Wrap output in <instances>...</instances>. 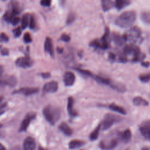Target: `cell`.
I'll return each mask as SVG.
<instances>
[{
  "instance_id": "obj_9",
  "label": "cell",
  "mask_w": 150,
  "mask_h": 150,
  "mask_svg": "<svg viewBox=\"0 0 150 150\" xmlns=\"http://www.w3.org/2000/svg\"><path fill=\"white\" fill-rule=\"evenodd\" d=\"M58 89V83L56 81H51L46 83L43 87V91L45 93H54Z\"/></svg>"
},
{
  "instance_id": "obj_30",
  "label": "cell",
  "mask_w": 150,
  "mask_h": 150,
  "mask_svg": "<svg viewBox=\"0 0 150 150\" xmlns=\"http://www.w3.org/2000/svg\"><path fill=\"white\" fill-rule=\"evenodd\" d=\"M145 54L140 52L133 56L132 61L133 62H140V61L142 62L145 59Z\"/></svg>"
},
{
  "instance_id": "obj_23",
  "label": "cell",
  "mask_w": 150,
  "mask_h": 150,
  "mask_svg": "<svg viewBox=\"0 0 150 150\" xmlns=\"http://www.w3.org/2000/svg\"><path fill=\"white\" fill-rule=\"evenodd\" d=\"M132 102L134 105L136 106H147L149 104L148 101L139 96L134 97L133 98Z\"/></svg>"
},
{
  "instance_id": "obj_40",
  "label": "cell",
  "mask_w": 150,
  "mask_h": 150,
  "mask_svg": "<svg viewBox=\"0 0 150 150\" xmlns=\"http://www.w3.org/2000/svg\"><path fill=\"white\" fill-rule=\"evenodd\" d=\"M60 39L61 40H62L64 42H68L70 41V37L69 36V35H68L67 34H66V33H63L61 37H60Z\"/></svg>"
},
{
  "instance_id": "obj_5",
  "label": "cell",
  "mask_w": 150,
  "mask_h": 150,
  "mask_svg": "<svg viewBox=\"0 0 150 150\" xmlns=\"http://www.w3.org/2000/svg\"><path fill=\"white\" fill-rule=\"evenodd\" d=\"M139 130L142 135L150 141V120L142 122L139 126Z\"/></svg>"
},
{
  "instance_id": "obj_38",
  "label": "cell",
  "mask_w": 150,
  "mask_h": 150,
  "mask_svg": "<svg viewBox=\"0 0 150 150\" xmlns=\"http://www.w3.org/2000/svg\"><path fill=\"white\" fill-rule=\"evenodd\" d=\"M9 40V38L7 35L5 33H1L0 34V42H8Z\"/></svg>"
},
{
  "instance_id": "obj_21",
  "label": "cell",
  "mask_w": 150,
  "mask_h": 150,
  "mask_svg": "<svg viewBox=\"0 0 150 150\" xmlns=\"http://www.w3.org/2000/svg\"><path fill=\"white\" fill-rule=\"evenodd\" d=\"M131 0H115L114 6L118 10H121L131 4Z\"/></svg>"
},
{
  "instance_id": "obj_16",
  "label": "cell",
  "mask_w": 150,
  "mask_h": 150,
  "mask_svg": "<svg viewBox=\"0 0 150 150\" xmlns=\"http://www.w3.org/2000/svg\"><path fill=\"white\" fill-rule=\"evenodd\" d=\"M119 136L120 139L124 142V143H128L130 141L131 137H132V134L130 129L127 128L125 129L123 132H120L119 134Z\"/></svg>"
},
{
  "instance_id": "obj_8",
  "label": "cell",
  "mask_w": 150,
  "mask_h": 150,
  "mask_svg": "<svg viewBox=\"0 0 150 150\" xmlns=\"http://www.w3.org/2000/svg\"><path fill=\"white\" fill-rule=\"evenodd\" d=\"M15 63L18 67L22 68H28L32 66L33 64V61L29 56H25L18 58L16 60Z\"/></svg>"
},
{
  "instance_id": "obj_2",
  "label": "cell",
  "mask_w": 150,
  "mask_h": 150,
  "mask_svg": "<svg viewBox=\"0 0 150 150\" xmlns=\"http://www.w3.org/2000/svg\"><path fill=\"white\" fill-rule=\"evenodd\" d=\"M43 115L49 123L53 125L60 118V111L57 108L47 105L43 108Z\"/></svg>"
},
{
  "instance_id": "obj_11",
  "label": "cell",
  "mask_w": 150,
  "mask_h": 150,
  "mask_svg": "<svg viewBox=\"0 0 150 150\" xmlns=\"http://www.w3.org/2000/svg\"><path fill=\"white\" fill-rule=\"evenodd\" d=\"M76 77L74 74L71 72L67 71L64 73L63 76V81L66 86H71L75 82Z\"/></svg>"
},
{
  "instance_id": "obj_29",
  "label": "cell",
  "mask_w": 150,
  "mask_h": 150,
  "mask_svg": "<svg viewBox=\"0 0 150 150\" xmlns=\"http://www.w3.org/2000/svg\"><path fill=\"white\" fill-rule=\"evenodd\" d=\"M93 77L99 83H101V84H105V85H109L110 86V84L111 83V80H110L108 79L103 77L99 76H94Z\"/></svg>"
},
{
  "instance_id": "obj_41",
  "label": "cell",
  "mask_w": 150,
  "mask_h": 150,
  "mask_svg": "<svg viewBox=\"0 0 150 150\" xmlns=\"http://www.w3.org/2000/svg\"><path fill=\"white\" fill-rule=\"evenodd\" d=\"M13 35L15 37H18L21 35V29L20 27H18L13 30Z\"/></svg>"
},
{
  "instance_id": "obj_46",
  "label": "cell",
  "mask_w": 150,
  "mask_h": 150,
  "mask_svg": "<svg viewBox=\"0 0 150 150\" xmlns=\"http://www.w3.org/2000/svg\"><path fill=\"white\" fill-rule=\"evenodd\" d=\"M141 65L143 67H148L150 65V63L149 62H144V61H142L141 62Z\"/></svg>"
},
{
  "instance_id": "obj_34",
  "label": "cell",
  "mask_w": 150,
  "mask_h": 150,
  "mask_svg": "<svg viewBox=\"0 0 150 150\" xmlns=\"http://www.w3.org/2000/svg\"><path fill=\"white\" fill-rule=\"evenodd\" d=\"M76 19V15L73 12H70L67 16L66 19V23L67 25H70Z\"/></svg>"
},
{
  "instance_id": "obj_1",
  "label": "cell",
  "mask_w": 150,
  "mask_h": 150,
  "mask_svg": "<svg viewBox=\"0 0 150 150\" xmlns=\"http://www.w3.org/2000/svg\"><path fill=\"white\" fill-rule=\"evenodd\" d=\"M136 13L134 11H125L118 16L115 21V23L118 26L126 28L131 26L136 19Z\"/></svg>"
},
{
  "instance_id": "obj_50",
  "label": "cell",
  "mask_w": 150,
  "mask_h": 150,
  "mask_svg": "<svg viewBox=\"0 0 150 150\" xmlns=\"http://www.w3.org/2000/svg\"><path fill=\"white\" fill-rule=\"evenodd\" d=\"M4 149H5V147L2 144L0 143V150H4Z\"/></svg>"
},
{
  "instance_id": "obj_27",
  "label": "cell",
  "mask_w": 150,
  "mask_h": 150,
  "mask_svg": "<svg viewBox=\"0 0 150 150\" xmlns=\"http://www.w3.org/2000/svg\"><path fill=\"white\" fill-rule=\"evenodd\" d=\"M30 15L29 13H25L23 15L22 21H21V25L22 29H25L29 25L30 21Z\"/></svg>"
},
{
  "instance_id": "obj_13",
  "label": "cell",
  "mask_w": 150,
  "mask_h": 150,
  "mask_svg": "<svg viewBox=\"0 0 150 150\" xmlns=\"http://www.w3.org/2000/svg\"><path fill=\"white\" fill-rule=\"evenodd\" d=\"M38 91L39 89L35 87H23L18 90L15 91L13 93H22L25 96H30L36 93Z\"/></svg>"
},
{
  "instance_id": "obj_3",
  "label": "cell",
  "mask_w": 150,
  "mask_h": 150,
  "mask_svg": "<svg viewBox=\"0 0 150 150\" xmlns=\"http://www.w3.org/2000/svg\"><path fill=\"white\" fill-rule=\"evenodd\" d=\"M141 33L140 28L137 26H134L131 28L123 36L126 41L135 43L140 41L141 39Z\"/></svg>"
},
{
  "instance_id": "obj_15",
  "label": "cell",
  "mask_w": 150,
  "mask_h": 150,
  "mask_svg": "<svg viewBox=\"0 0 150 150\" xmlns=\"http://www.w3.org/2000/svg\"><path fill=\"white\" fill-rule=\"evenodd\" d=\"M44 49L45 52L49 53L51 56H54V50H53V46L52 39L49 37H47L46 38L45 45H44Z\"/></svg>"
},
{
  "instance_id": "obj_44",
  "label": "cell",
  "mask_w": 150,
  "mask_h": 150,
  "mask_svg": "<svg viewBox=\"0 0 150 150\" xmlns=\"http://www.w3.org/2000/svg\"><path fill=\"white\" fill-rule=\"evenodd\" d=\"M0 52L4 56H6L9 54V50L6 48L2 47V46H0Z\"/></svg>"
},
{
  "instance_id": "obj_18",
  "label": "cell",
  "mask_w": 150,
  "mask_h": 150,
  "mask_svg": "<svg viewBox=\"0 0 150 150\" xmlns=\"http://www.w3.org/2000/svg\"><path fill=\"white\" fill-rule=\"evenodd\" d=\"M59 129L66 135L70 136L73 134V130L70 126L66 122H62L59 126Z\"/></svg>"
},
{
  "instance_id": "obj_47",
  "label": "cell",
  "mask_w": 150,
  "mask_h": 150,
  "mask_svg": "<svg viewBox=\"0 0 150 150\" xmlns=\"http://www.w3.org/2000/svg\"><path fill=\"white\" fill-rule=\"evenodd\" d=\"M41 76L45 79H47L50 77V74L49 73H43L41 74Z\"/></svg>"
},
{
  "instance_id": "obj_45",
  "label": "cell",
  "mask_w": 150,
  "mask_h": 150,
  "mask_svg": "<svg viewBox=\"0 0 150 150\" xmlns=\"http://www.w3.org/2000/svg\"><path fill=\"white\" fill-rule=\"evenodd\" d=\"M108 57L111 61H114L115 59V55L113 53H109Z\"/></svg>"
},
{
  "instance_id": "obj_22",
  "label": "cell",
  "mask_w": 150,
  "mask_h": 150,
  "mask_svg": "<svg viewBox=\"0 0 150 150\" xmlns=\"http://www.w3.org/2000/svg\"><path fill=\"white\" fill-rule=\"evenodd\" d=\"M114 5L112 0H101V7L104 12H107L111 9Z\"/></svg>"
},
{
  "instance_id": "obj_39",
  "label": "cell",
  "mask_w": 150,
  "mask_h": 150,
  "mask_svg": "<svg viewBox=\"0 0 150 150\" xmlns=\"http://www.w3.org/2000/svg\"><path fill=\"white\" fill-rule=\"evenodd\" d=\"M52 0H41L40 4L43 6H50L51 5Z\"/></svg>"
},
{
  "instance_id": "obj_33",
  "label": "cell",
  "mask_w": 150,
  "mask_h": 150,
  "mask_svg": "<svg viewBox=\"0 0 150 150\" xmlns=\"http://www.w3.org/2000/svg\"><path fill=\"white\" fill-rule=\"evenodd\" d=\"M140 81L143 83H147L150 81V73H145V74H141L138 77Z\"/></svg>"
},
{
  "instance_id": "obj_42",
  "label": "cell",
  "mask_w": 150,
  "mask_h": 150,
  "mask_svg": "<svg viewBox=\"0 0 150 150\" xmlns=\"http://www.w3.org/2000/svg\"><path fill=\"white\" fill-rule=\"evenodd\" d=\"M127 55L124 53H122L121 54L120 56H119V60L120 62H121L122 63H124V62H127Z\"/></svg>"
},
{
  "instance_id": "obj_12",
  "label": "cell",
  "mask_w": 150,
  "mask_h": 150,
  "mask_svg": "<svg viewBox=\"0 0 150 150\" xmlns=\"http://www.w3.org/2000/svg\"><path fill=\"white\" fill-rule=\"evenodd\" d=\"M23 147L25 150H33L36 148V142L35 139L30 137H28L24 140Z\"/></svg>"
},
{
  "instance_id": "obj_49",
  "label": "cell",
  "mask_w": 150,
  "mask_h": 150,
  "mask_svg": "<svg viewBox=\"0 0 150 150\" xmlns=\"http://www.w3.org/2000/svg\"><path fill=\"white\" fill-rule=\"evenodd\" d=\"M6 105H7V103H4L1 104V105H0V110H1V109H2V108H5Z\"/></svg>"
},
{
  "instance_id": "obj_19",
  "label": "cell",
  "mask_w": 150,
  "mask_h": 150,
  "mask_svg": "<svg viewBox=\"0 0 150 150\" xmlns=\"http://www.w3.org/2000/svg\"><path fill=\"white\" fill-rule=\"evenodd\" d=\"M112 40L117 46H121L126 42L123 35H120L117 33H112Z\"/></svg>"
},
{
  "instance_id": "obj_24",
  "label": "cell",
  "mask_w": 150,
  "mask_h": 150,
  "mask_svg": "<svg viewBox=\"0 0 150 150\" xmlns=\"http://www.w3.org/2000/svg\"><path fill=\"white\" fill-rule=\"evenodd\" d=\"M108 108L111 110L112 111H114V112H118L121 114H123V115H125L127 114V111L126 110L122 107L118 105H117L114 103H112L111 104H110L108 105Z\"/></svg>"
},
{
  "instance_id": "obj_4",
  "label": "cell",
  "mask_w": 150,
  "mask_h": 150,
  "mask_svg": "<svg viewBox=\"0 0 150 150\" xmlns=\"http://www.w3.org/2000/svg\"><path fill=\"white\" fill-rule=\"evenodd\" d=\"M121 120V117L113 114L111 113L106 114L104 118L101 123V127L103 130H107L111 128L115 123L120 121Z\"/></svg>"
},
{
  "instance_id": "obj_28",
  "label": "cell",
  "mask_w": 150,
  "mask_h": 150,
  "mask_svg": "<svg viewBox=\"0 0 150 150\" xmlns=\"http://www.w3.org/2000/svg\"><path fill=\"white\" fill-rule=\"evenodd\" d=\"M140 18L144 23L146 24H150V12H141Z\"/></svg>"
},
{
  "instance_id": "obj_53",
  "label": "cell",
  "mask_w": 150,
  "mask_h": 150,
  "mask_svg": "<svg viewBox=\"0 0 150 150\" xmlns=\"http://www.w3.org/2000/svg\"><path fill=\"white\" fill-rule=\"evenodd\" d=\"M149 52H150V49H149Z\"/></svg>"
},
{
  "instance_id": "obj_14",
  "label": "cell",
  "mask_w": 150,
  "mask_h": 150,
  "mask_svg": "<svg viewBox=\"0 0 150 150\" xmlns=\"http://www.w3.org/2000/svg\"><path fill=\"white\" fill-rule=\"evenodd\" d=\"M67 111L70 117H74L77 115V112L74 108V99L72 97H69L68 98Z\"/></svg>"
},
{
  "instance_id": "obj_52",
  "label": "cell",
  "mask_w": 150,
  "mask_h": 150,
  "mask_svg": "<svg viewBox=\"0 0 150 150\" xmlns=\"http://www.w3.org/2000/svg\"><path fill=\"white\" fill-rule=\"evenodd\" d=\"M1 127H2V124H0V128H1Z\"/></svg>"
},
{
  "instance_id": "obj_10",
  "label": "cell",
  "mask_w": 150,
  "mask_h": 150,
  "mask_svg": "<svg viewBox=\"0 0 150 150\" xmlns=\"http://www.w3.org/2000/svg\"><path fill=\"white\" fill-rule=\"evenodd\" d=\"M36 115L34 113H29L28 114L25 118L23 120L20 128H19V131H25L28 128L29 125L30 124V122L32 119H33L35 117Z\"/></svg>"
},
{
  "instance_id": "obj_7",
  "label": "cell",
  "mask_w": 150,
  "mask_h": 150,
  "mask_svg": "<svg viewBox=\"0 0 150 150\" xmlns=\"http://www.w3.org/2000/svg\"><path fill=\"white\" fill-rule=\"evenodd\" d=\"M123 51L124 53L127 56L132 54L133 56L141 52L138 46L132 43L126 45L124 47Z\"/></svg>"
},
{
  "instance_id": "obj_36",
  "label": "cell",
  "mask_w": 150,
  "mask_h": 150,
  "mask_svg": "<svg viewBox=\"0 0 150 150\" xmlns=\"http://www.w3.org/2000/svg\"><path fill=\"white\" fill-rule=\"evenodd\" d=\"M23 39L26 43H30L32 42V37L30 33L28 32L25 33L23 36Z\"/></svg>"
},
{
  "instance_id": "obj_26",
  "label": "cell",
  "mask_w": 150,
  "mask_h": 150,
  "mask_svg": "<svg viewBox=\"0 0 150 150\" xmlns=\"http://www.w3.org/2000/svg\"><path fill=\"white\" fill-rule=\"evenodd\" d=\"M101 123L98 124L97 125V127L94 129V131L90 134V135L89 136V138L91 141H94L98 138L99 133H100V131L101 129Z\"/></svg>"
},
{
  "instance_id": "obj_25",
  "label": "cell",
  "mask_w": 150,
  "mask_h": 150,
  "mask_svg": "<svg viewBox=\"0 0 150 150\" xmlns=\"http://www.w3.org/2000/svg\"><path fill=\"white\" fill-rule=\"evenodd\" d=\"M110 86L112 87L113 89L119 91V92H124L125 91V87L123 84L117 83L115 81H111V83L110 84Z\"/></svg>"
},
{
  "instance_id": "obj_6",
  "label": "cell",
  "mask_w": 150,
  "mask_h": 150,
  "mask_svg": "<svg viewBox=\"0 0 150 150\" xmlns=\"http://www.w3.org/2000/svg\"><path fill=\"white\" fill-rule=\"evenodd\" d=\"M17 83V79L13 76L6 75L0 77V86H8L9 87H14Z\"/></svg>"
},
{
  "instance_id": "obj_48",
  "label": "cell",
  "mask_w": 150,
  "mask_h": 150,
  "mask_svg": "<svg viewBox=\"0 0 150 150\" xmlns=\"http://www.w3.org/2000/svg\"><path fill=\"white\" fill-rule=\"evenodd\" d=\"M4 67L1 65H0V77L2 76V74H3V72H4Z\"/></svg>"
},
{
  "instance_id": "obj_32",
  "label": "cell",
  "mask_w": 150,
  "mask_h": 150,
  "mask_svg": "<svg viewBox=\"0 0 150 150\" xmlns=\"http://www.w3.org/2000/svg\"><path fill=\"white\" fill-rule=\"evenodd\" d=\"M74 69L83 75L89 76L91 77H94V75L93 74V73L88 70H85V69H80V68H74Z\"/></svg>"
},
{
  "instance_id": "obj_43",
  "label": "cell",
  "mask_w": 150,
  "mask_h": 150,
  "mask_svg": "<svg viewBox=\"0 0 150 150\" xmlns=\"http://www.w3.org/2000/svg\"><path fill=\"white\" fill-rule=\"evenodd\" d=\"M19 21H20V18H19V17L16 16H14L13 17V18L12 19V20L10 22H11V23H12L13 25H17V24L19 23Z\"/></svg>"
},
{
  "instance_id": "obj_20",
  "label": "cell",
  "mask_w": 150,
  "mask_h": 150,
  "mask_svg": "<svg viewBox=\"0 0 150 150\" xmlns=\"http://www.w3.org/2000/svg\"><path fill=\"white\" fill-rule=\"evenodd\" d=\"M86 142L83 140L79 139H73L69 143V148L70 149H77L86 144Z\"/></svg>"
},
{
  "instance_id": "obj_17",
  "label": "cell",
  "mask_w": 150,
  "mask_h": 150,
  "mask_svg": "<svg viewBox=\"0 0 150 150\" xmlns=\"http://www.w3.org/2000/svg\"><path fill=\"white\" fill-rule=\"evenodd\" d=\"M118 144V141L116 139L111 140L108 144H105L104 141H101L99 144V146L101 149H111L115 148Z\"/></svg>"
},
{
  "instance_id": "obj_31",
  "label": "cell",
  "mask_w": 150,
  "mask_h": 150,
  "mask_svg": "<svg viewBox=\"0 0 150 150\" xmlns=\"http://www.w3.org/2000/svg\"><path fill=\"white\" fill-rule=\"evenodd\" d=\"M90 46L94 47H99L102 49V43L101 40L98 39H96L91 41L90 43Z\"/></svg>"
},
{
  "instance_id": "obj_35",
  "label": "cell",
  "mask_w": 150,
  "mask_h": 150,
  "mask_svg": "<svg viewBox=\"0 0 150 150\" xmlns=\"http://www.w3.org/2000/svg\"><path fill=\"white\" fill-rule=\"evenodd\" d=\"M14 16H15V15L13 13L12 11V12H7L4 15V19L7 22H11V21L12 20V19L13 18V17Z\"/></svg>"
},
{
  "instance_id": "obj_37",
  "label": "cell",
  "mask_w": 150,
  "mask_h": 150,
  "mask_svg": "<svg viewBox=\"0 0 150 150\" xmlns=\"http://www.w3.org/2000/svg\"><path fill=\"white\" fill-rule=\"evenodd\" d=\"M29 27L30 29H34L35 26H36V21L33 16H30V21H29Z\"/></svg>"
},
{
  "instance_id": "obj_51",
  "label": "cell",
  "mask_w": 150,
  "mask_h": 150,
  "mask_svg": "<svg viewBox=\"0 0 150 150\" xmlns=\"http://www.w3.org/2000/svg\"><path fill=\"white\" fill-rule=\"evenodd\" d=\"M3 98H4V97H3L2 96H0V103H1V102L2 101Z\"/></svg>"
}]
</instances>
